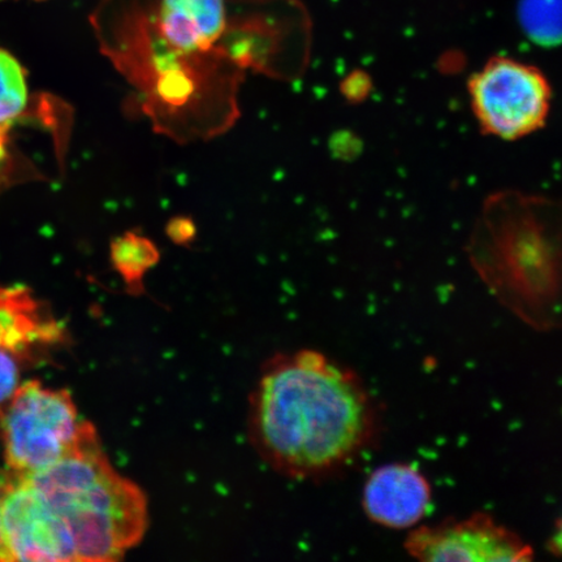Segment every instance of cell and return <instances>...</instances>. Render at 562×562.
I'll return each mask as SVG.
<instances>
[{
    "label": "cell",
    "mask_w": 562,
    "mask_h": 562,
    "mask_svg": "<svg viewBox=\"0 0 562 562\" xmlns=\"http://www.w3.org/2000/svg\"><path fill=\"white\" fill-rule=\"evenodd\" d=\"M226 0H159L125 21L104 52L156 128L176 139L211 137L238 116L246 70L232 53Z\"/></svg>",
    "instance_id": "cell-1"
},
{
    "label": "cell",
    "mask_w": 562,
    "mask_h": 562,
    "mask_svg": "<svg viewBox=\"0 0 562 562\" xmlns=\"http://www.w3.org/2000/svg\"><path fill=\"white\" fill-rule=\"evenodd\" d=\"M376 419L361 379L316 350L272 358L251 397L252 442L273 469L299 480L353 461L374 438Z\"/></svg>",
    "instance_id": "cell-2"
},
{
    "label": "cell",
    "mask_w": 562,
    "mask_h": 562,
    "mask_svg": "<svg viewBox=\"0 0 562 562\" xmlns=\"http://www.w3.org/2000/svg\"><path fill=\"white\" fill-rule=\"evenodd\" d=\"M470 263L492 294L539 329L559 322L561 210L548 196H488L469 237Z\"/></svg>",
    "instance_id": "cell-3"
},
{
    "label": "cell",
    "mask_w": 562,
    "mask_h": 562,
    "mask_svg": "<svg viewBox=\"0 0 562 562\" xmlns=\"http://www.w3.org/2000/svg\"><path fill=\"white\" fill-rule=\"evenodd\" d=\"M23 476L66 532L76 562L116 561L143 539L144 492L115 472L95 431L65 459Z\"/></svg>",
    "instance_id": "cell-4"
},
{
    "label": "cell",
    "mask_w": 562,
    "mask_h": 562,
    "mask_svg": "<svg viewBox=\"0 0 562 562\" xmlns=\"http://www.w3.org/2000/svg\"><path fill=\"white\" fill-rule=\"evenodd\" d=\"M7 463L18 475L41 472L76 451L95 428L81 420L70 393L40 382L19 385L3 405Z\"/></svg>",
    "instance_id": "cell-5"
},
{
    "label": "cell",
    "mask_w": 562,
    "mask_h": 562,
    "mask_svg": "<svg viewBox=\"0 0 562 562\" xmlns=\"http://www.w3.org/2000/svg\"><path fill=\"white\" fill-rule=\"evenodd\" d=\"M469 97L476 122L487 135L516 140L546 124L552 90L542 70L497 56L470 79Z\"/></svg>",
    "instance_id": "cell-6"
},
{
    "label": "cell",
    "mask_w": 562,
    "mask_h": 562,
    "mask_svg": "<svg viewBox=\"0 0 562 562\" xmlns=\"http://www.w3.org/2000/svg\"><path fill=\"white\" fill-rule=\"evenodd\" d=\"M407 553L420 561H530L532 548L484 513L424 526L406 538Z\"/></svg>",
    "instance_id": "cell-7"
},
{
    "label": "cell",
    "mask_w": 562,
    "mask_h": 562,
    "mask_svg": "<svg viewBox=\"0 0 562 562\" xmlns=\"http://www.w3.org/2000/svg\"><path fill=\"white\" fill-rule=\"evenodd\" d=\"M0 544L2 561H75L65 531L23 475L2 492Z\"/></svg>",
    "instance_id": "cell-8"
},
{
    "label": "cell",
    "mask_w": 562,
    "mask_h": 562,
    "mask_svg": "<svg viewBox=\"0 0 562 562\" xmlns=\"http://www.w3.org/2000/svg\"><path fill=\"white\" fill-rule=\"evenodd\" d=\"M432 490L427 477L407 463H391L372 472L363 488V509L372 522L409 529L430 510Z\"/></svg>",
    "instance_id": "cell-9"
},
{
    "label": "cell",
    "mask_w": 562,
    "mask_h": 562,
    "mask_svg": "<svg viewBox=\"0 0 562 562\" xmlns=\"http://www.w3.org/2000/svg\"><path fill=\"white\" fill-rule=\"evenodd\" d=\"M63 327L23 285H0V349L25 363L40 350L63 341Z\"/></svg>",
    "instance_id": "cell-10"
},
{
    "label": "cell",
    "mask_w": 562,
    "mask_h": 562,
    "mask_svg": "<svg viewBox=\"0 0 562 562\" xmlns=\"http://www.w3.org/2000/svg\"><path fill=\"white\" fill-rule=\"evenodd\" d=\"M111 262L132 291L143 290L145 273L159 261L156 244L128 231L111 243Z\"/></svg>",
    "instance_id": "cell-11"
},
{
    "label": "cell",
    "mask_w": 562,
    "mask_h": 562,
    "mask_svg": "<svg viewBox=\"0 0 562 562\" xmlns=\"http://www.w3.org/2000/svg\"><path fill=\"white\" fill-rule=\"evenodd\" d=\"M31 105L26 70L10 52L0 47V133L24 117Z\"/></svg>",
    "instance_id": "cell-12"
},
{
    "label": "cell",
    "mask_w": 562,
    "mask_h": 562,
    "mask_svg": "<svg viewBox=\"0 0 562 562\" xmlns=\"http://www.w3.org/2000/svg\"><path fill=\"white\" fill-rule=\"evenodd\" d=\"M519 21L530 40L552 46L561 37V0H519Z\"/></svg>",
    "instance_id": "cell-13"
},
{
    "label": "cell",
    "mask_w": 562,
    "mask_h": 562,
    "mask_svg": "<svg viewBox=\"0 0 562 562\" xmlns=\"http://www.w3.org/2000/svg\"><path fill=\"white\" fill-rule=\"evenodd\" d=\"M24 363L11 351L0 349V406L9 402L19 389L21 369Z\"/></svg>",
    "instance_id": "cell-14"
},
{
    "label": "cell",
    "mask_w": 562,
    "mask_h": 562,
    "mask_svg": "<svg viewBox=\"0 0 562 562\" xmlns=\"http://www.w3.org/2000/svg\"><path fill=\"white\" fill-rule=\"evenodd\" d=\"M167 235L176 244H188L195 236V226L188 217H175L167 226Z\"/></svg>",
    "instance_id": "cell-15"
},
{
    "label": "cell",
    "mask_w": 562,
    "mask_h": 562,
    "mask_svg": "<svg viewBox=\"0 0 562 562\" xmlns=\"http://www.w3.org/2000/svg\"><path fill=\"white\" fill-rule=\"evenodd\" d=\"M0 498H2V492H0ZM0 560H2V544H0Z\"/></svg>",
    "instance_id": "cell-16"
}]
</instances>
